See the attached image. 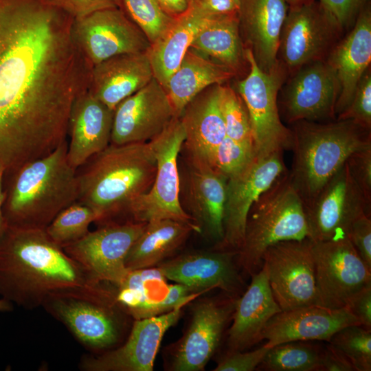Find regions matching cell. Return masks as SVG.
<instances>
[{"label":"cell","instance_id":"52","mask_svg":"<svg viewBox=\"0 0 371 371\" xmlns=\"http://www.w3.org/2000/svg\"><path fill=\"white\" fill-rule=\"evenodd\" d=\"M12 304L7 300L0 298V312H8L12 310Z\"/></svg>","mask_w":371,"mask_h":371},{"label":"cell","instance_id":"44","mask_svg":"<svg viewBox=\"0 0 371 371\" xmlns=\"http://www.w3.org/2000/svg\"><path fill=\"white\" fill-rule=\"evenodd\" d=\"M269 348L264 346L250 352L228 351L218 362L214 371H253L262 361Z\"/></svg>","mask_w":371,"mask_h":371},{"label":"cell","instance_id":"35","mask_svg":"<svg viewBox=\"0 0 371 371\" xmlns=\"http://www.w3.org/2000/svg\"><path fill=\"white\" fill-rule=\"evenodd\" d=\"M322 348L306 341L280 344L269 348L258 369L267 371L321 370Z\"/></svg>","mask_w":371,"mask_h":371},{"label":"cell","instance_id":"54","mask_svg":"<svg viewBox=\"0 0 371 371\" xmlns=\"http://www.w3.org/2000/svg\"><path fill=\"white\" fill-rule=\"evenodd\" d=\"M199 1V0H190V2H193V1Z\"/></svg>","mask_w":371,"mask_h":371},{"label":"cell","instance_id":"43","mask_svg":"<svg viewBox=\"0 0 371 371\" xmlns=\"http://www.w3.org/2000/svg\"><path fill=\"white\" fill-rule=\"evenodd\" d=\"M346 164L355 182L371 203V145L353 153Z\"/></svg>","mask_w":371,"mask_h":371},{"label":"cell","instance_id":"26","mask_svg":"<svg viewBox=\"0 0 371 371\" xmlns=\"http://www.w3.org/2000/svg\"><path fill=\"white\" fill-rule=\"evenodd\" d=\"M284 0H240L239 25L258 67L265 72L278 69L281 30L287 15Z\"/></svg>","mask_w":371,"mask_h":371},{"label":"cell","instance_id":"48","mask_svg":"<svg viewBox=\"0 0 371 371\" xmlns=\"http://www.w3.org/2000/svg\"><path fill=\"white\" fill-rule=\"evenodd\" d=\"M321 370L355 371L350 361L330 344L322 348Z\"/></svg>","mask_w":371,"mask_h":371},{"label":"cell","instance_id":"24","mask_svg":"<svg viewBox=\"0 0 371 371\" xmlns=\"http://www.w3.org/2000/svg\"><path fill=\"white\" fill-rule=\"evenodd\" d=\"M113 111L88 90L80 93L71 109L68 123L67 159L78 169L111 143Z\"/></svg>","mask_w":371,"mask_h":371},{"label":"cell","instance_id":"46","mask_svg":"<svg viewBox=\"0 0 371 371\" xmlns=\"http://www.w3.org/2000/svg\"><path fill=\"white\" fill-rule=\"evenodd\" d=\"M68 13L74 19L93 12L114 7H120V0H49Z\"/></svg>","mask_w":371,"mask_h":371},{"label":"cell","instance_id":"5","mask_svg":"<svg viewBox=\"0 0 371 371\" xmlns=\"http://www.w3.org/2000/svg\"><path fill=\"white\" fill-rule=\"evenodd\" d=\"M293 124V156L288 175L305 207L353 153L371 145V134L370 129L350 120Z\"/></svg>","mask_w":371,"mask_h":371},{"label":"cell","instance_id":"10","mask_svg":"<svg viewBox=\"0 0 371 371\" xmlns=\"http://www.w3.org/2000/svg\"><path fill=\"white\" fill-rule=\"evenodd\" d=\"M312 253L317 305L345 307L352 296L371 284V269L348 236L312 241Z\"/></svg>","mask_w":371,"mask_h":371},{"label":"cell","instance_id":"28","mask_svg":"<svg viewBox=\"0 0 371 371\" xmlns=\"http://www.w3.org/2000/svg\"><path fill=\"white\" fill-rule=\"evenodd\" d=\"M221 85H213L203 90L179 116L185 131L182 147L186 155L211 166L214 152L226 136L219 103Z\"/></svg>","mask_w":371,"mask_h":371},{"label":"cell","instance_id":"47","mask_svg":"<svg viewBox=\"0 0 371 371\" xmlns=\"http://www.w3.org/2000/svg\"><path fill=\"white\" fill-rule=\"evenodd\" d=\"M346 306L357 317L361 326L371 327V284L356 293L348 300Z\"/></svg>","mask_w":371,"mask_h":371},{"label":"cell","instance_id":"19","mask_svg":"<svg viewBox=\"0 0 371 371\" xmlns=\"http://www.w3.org/2000/svg\"><path fill=\"white\" fill-rule=\"evenodd\" d=\"M238 252L217 249L192 252L167 260L157 267L167 278L185 285L192 293L219 289L224 293L240 297L245 282L237 268Z\"/></svg>","mask_w":371,"mask_h":371},{"label":"cell","instance_id":"21","mask_svg":"<svg viewBox=\"0 0 371 371\" xmlns=\"http://www.w3.org/2000/svg\"><path fill=\"white\" fill-rule=\"evenodd\" d=\"M360 322L347 307L332 309L317 304L282 311L272 317L262 333L263 345L271 348L295 341H326L344 327Z\"/></svg>","mask_w":371,"mask_h":371},{"label":"cell","instance_id":"53","mask_svg":"<svg viewBox=\"0 0 371 371\" xmlns=\"http://www.w3.org/2000/svg\"><path fill=\"white\" fill-rule=\"evenodd\" d=\"M286 3L291 4L293 6L305 3L306 0H284Z\"/></svg>","mask_w":371,"mask_h":371},{"label":"cell","instance_id":"9","mask_svg":"<svg viewBox=\"0 0 371 371\" xmlns=\"http://www.w3.org/2000/svg\"><path fill=\"white\" fill-rule=\"evenodd\" d=\"M245 56L250 69L238 82V92L249 115L255 156L291 150V129L281 122L278 103L280 68L266 73L258 67L249 49L245 50Z\"/></svg>","mask_w":371,"mask_h":371},{"label":"cell","instance_id":"25","mask_svg":"<svg viewBox=\"0 0 371 371\" xmlns=\"http://www.w3.org/2000/svg\"><path fill=\"white\" fill-rule=\"evenodd\" d=\"M249 285L238 297L228 330V351H244L262 340L269 319L282 309L275 300L265 267L251 276Z\"/></svg>","mask_w":371,"mask_h":371},{"label":"cell","instance_id":"27","mask_svg":"<svg viewBox=\"0 0 371 371\" xmlns=\"http://www.w3.org/2000/svg\"><path fill=\"white\" fill-rule=\"evenodd\" d=\"M153 78L146 52L120 54L91 68L87 90L113 111Z\"/></svg>","mask_w":371,"mask_h":371},{"label":"cell","instance_id":"50","mask_svg":"<svg viewBox=\"0 0 371 371\" xmlns=\"http://www.w3.org/2000/svg\"><path fill=\"white\" fill-rule=\"evenodd\" d=\"M161 8L170 15L177 16L186 12L189 7L188 0H157Z\"/></svg>","mask_w":371,"mask_h":371},{"label":"cell","instance_id":"41","mask_svg":"<svg viewBox=\"0 0 371 371\" xmlns=\"http://www.w3.org/2000/svg\"><path fill=\"white\" fill-rule=\"evenodd\" d=\"M337 120H350L367 129L371 127V75L367 70L355 89L348 106Z\"/></svg>","mask_w":371,"mask_h":371},{"label":"cell","instance_id":"30","mask_svg":"<svg viewBox=\"0 0 371 371\" xmlns=\"http://www.w3.org/2000/svg\"><path fill=\"white\" fill-rule=\"evenodd\" d=\"M209 16L196 4L190 2L188 10L175 16L166 31L150 45L146 54L153 76L162 87L180 65L196 34Z\"/></svg>","mask_w":371,"mask_h":371},{"label":"cell","instance_id":"14","mask_svg":"<svg viewBox=\"0 0 371 371\" xmlns=\"http://www.w3.org/2000/svg\"><path fill=\"white\" fill-rule=\"evenodd\" d=\"M286 171L282 152L277 151L254 156L245 169L227 179L223 238L217 249L239 250L251 206Z\"/></svg>","mask_w":371,"mask_h":371},{"label":"cell","instance_id":"3","mask_svg":"<svg viewBox=\"0 0 371 371\" xmlns=\"http://www.w3.org/2000/svg\"><path fill=\"white\" fill-rule=\"evenodd\" d=\"M156 170L151 141L110 144L76 169L77 201L94 212L95 223L111 222L150 189Z\"/></svg>","mask_w":371,"mask_h":371},{"label":"cell","instance_id":"38","mask_svg":"<svg viewBox=\"0 0 371 371\" xmlns=\"http://www.w3.org/2000/svg\"><path fill=\"white\" fill-rule=\"evenodd\" d=\"M329 344L345 356L355 371L371 370V330L359 325L340 329Z\"/></svg>","mask_w":371,"mask_h":371},{"label":"cell","instance_id":"12","mask_svg":"<svg viewBox=\"0 0 371 371\" xmlns=\"http://www.w3.org/2000/svg\"><path fill=\"white\" fill-rule=\"evenodd\" d=\"M270 288L282 311L317 304L312 240H290L269 246L262 256Z\"/></svg>","mask_w":371,"mask_h":371},{"label":"cell","instance_id":"17","mask_svg":"<svg viewBox=\"0 0 371 371\" xmlns=\"http://www.w3.org/2000/svg\"><path fill=\"white\" fill-rule=\"evenodd\" d=\"M183 303L171 311L135 319L121 346L98 355H85L80 368L85 371H152L162 339L182 315Z\"/></svg>","mask_w":371,"mask_h":371},{"label":"cell","instance_id":"32","mask_svg":"<svg viewBox=\"0 0 371 371\" xmlns=\"http://www.w3.org/2000/svg\"><path fill=\"white\" fill-rule=\"evenodd\" d=\"M234 74V71L227 67L203 58L190 48L163 87L179 117L197 94L211 85L223 84Z\"/></svg>","mask_w":371,"mask_h":371},{"label":"cell","instance_id":"34","mask_svg":"<svg viewBox=\"0 0 371 371\" xmlns=\"http://www.w3.org/2000/svg\"><path fill=\"white\" fill-rule=\"evenodd\" d=\"M238 13L210 15L196 34L190 48L217 60L233 71L245 58Z\"/></svg>","mask_w":371,"mask_h":371},{"label":"cell","instance_id":"6","mask_svg":"<svg viewBox=\"0 0 371 371\" xmlns=\"http://www.w3.org/2000/svg\"><path fill=\"white\" fill-rule=\"evenodd\" d=\"M306 238L308 231L304 205L286 171L251 206L237 263L251 276L261 269L263 254L269 246Z\"/></svg>","mask_w":371,"mask_h":371},{"label":"cell","instance_id":"13","mask_svg":"<svg viewBox=\"0 0 371 371\" xmlns=\"http://www.w3.org/2000/svg\"><path fill=\"white\" fill-rule=\"evenodd\" d=\"M71 32L91 68L115 56L147 52L150 46L144 33L120 7L74 19Z\"/></svg>","mask_w":371,"mask_h":371},{"label":"cell","instance_id":"4","mask_svg":"<svg viewBox=\"0 0 371 371\" xmlns=\"http://www.w3.org/2000/svg\"><path fill=\"white\" fill-rule=\"evenodd\" d=\"M67 144L4 173L2 210L7 226L45 229L77 201L76 170L68 161Z\"/></svg>","mask_w":371,"mask_h":371},{"label":"cell","instance_id":"31","mask_svg":"<svg viewBox=\"0 0 371 371\" xmlns=\"http://www.w3.org/2000/svg\"><path fill=\"white\" fill-rule=\"evenodd\" d=\"M193 232L201 233L196 224L172 219L146 223L126 256V268L135 270L159 265L172 256Z\"/></svg>","mask_w":371,"mask_h":371},{"label":"cell","instance_id":"55","mask_svg":"<svg viewBox=\"0 0 371 371\" xmlns=\"http://www.w3.org/2000/svg\"><path fill=\"white\" fill-rule=\"evenodd\" d=\"M190 0H188V1L190 2Z\"/></svg>","mask_w":371,"mask_h":371},{"label":"cell","instance_id":"8","mask_svg":"<svg viewBox=\"0 0 371 371\" xmlns=\"http://www.w3.org/2000/svg\"><path fill=\"white\" fill-rule=\"evenodd\" d=\"M184 140L185 131L179 117L150 140L157 162L155 177L150 189L135 200L126 210L125 214L131 217L129 221L148 223L172 219L196 224L180 201L178 156Z\"/></svg>","mask_w":371,"mask_h":371},{"label":"cell","instance_id":"22","mask_svg":"<svg viewBox=\"0 0 371 371\" xmlns=\"http://www.w3.org/2000/svg\"><path fill=\"white\" fill-rule=\"evenodd\" d=\"M184 194L188 214L218 245L223 238L227 178L208 163L186 155Z\"/></svg>","mask_w":371,"mask_h":371},{"label":"cell","instance_id":"15","mask_svg":"<svg viewBox=\"0 0 371 371\" xmlns=\"http://www.w3.org/2000/svg\"><path fill=\"white\" fill-rule=\"evenodd\" d=\"M370 207L346 162L304 207L308 238L318 242L348 236L352 223L363 214L370 215Z\"/></svg>","mask_w":371,"mask_h":371},{"label":"cell","instance_id":"7","mask_svg":"<svg viewBox=\"0 0 371 371\" xmlns=\"http://www.w3.org/2000/svg\"><path fill=\"white\" fill-rule=\"evenodd\" d=\"M115 288L109 283L49 294L42 306L62 322L85 347L104 350L117 345L125 313L115 301Z\"/></svg>","mask_w":371,"mask_h":371},{"label":"cell","instance_id":"40","mask_svg":"<svg viewBox=\"0 0 371 371\" xmlns=\"http://www.w3.org/2000/svg\"><path fill=\"white\" fill-rule=\"evenodd\" d=\"M254 156L253 148L225 136L214 152L212 166L229 179L245 169Z\"/></svg>","mask_w":371,"mask_h":371},{"label":"cell","instance_id":"23","mask_svg":"<svg viewBox=\"0 0 371 371\" xmlns=\"http://www.w3.org/2000/svg\"><path fill=\"white\" fill-rule=\"evenodd\" d=\"M335 30L322 10L313 4L293 6L283 23L278 53L290 69L319 60Z\"/></svg>","mask_w":371,"mask_h":371},{"label":"cell","instance_id":"51","mask_svg":"<svg viewBox=\"0 0 371 371\" xmlns=\"http://www.w3.org/2000/svg\"><path fill=\"white\" fill-rule=\"evenodd\" d=\"M4 173L5 171L3 169L0 168V236L2 235V234L4 232L5 229L7 227V224L5 223L2 210L3 199V183Z\"/></svg>","mask_w":371,"mask_h":371},{"label":"cell","instance_id":"49","mask_svg":"<svg viewBox=\"0 0 371 371\" xmlns=\"http://www.w3.org/2000/svg\"><path fill=\"white\" fill-rule=\"evenodd\" d=\"M192 3L210 15L236 14L240 5V0H199Z\"/></svg>","mask_w":371,"mask_h":371},{"label":"cell","instance_id":"33","mask_svg":"<svg viewBox=\"0 0 371 371\" xmlns=\"http://www.w3.org/2000/svg\"><path fill=\"white\" fill-rule=\"evenodd\" d=\"M167 280L157 266L129 270L115 286L116 303L135 319L161 315L162 302L169 291Z\"/></svg>","mask_w":371,"mask_h":371},{"label":"cell","instance_id":"37","mask_svg":"<svg viewBox=\"0 0 371 371\" xmlns=\"http://www.w3.org/2000/svg\"><path fill=\"white\" fill-rule=\"evenodd\" d=\"M120 7L144 33L150 45L172 23L168 14L157 0H120Z\"/></svg>","mask_w":371,"mask_h":371},{"label":"cell","instance_id":"2","mask_svg":"<svg viewBox=\"0 0 371 371\" xmlns=\"http://www.w3.org/2000/svg\"><path fill=\"white\" fill-rule=\"evenodd\" d=\"M102 283L55 243L45 229L7 226L0 236V295L24 308L54 292Z\"/></svg>","mask_w":371,"mask_h":371},{"label":"cell","instance_id":"42","mask_svg":"<svg viewBox=\"0 0 371 371\" xmlns=\"http://www.w3.org/2000/svg\"><path fill=\"white\" fill-rule=\"evenodd\" d=\"M368 0H320L322 10L333 27L341 30L355 21Z\"/></svg>","mask_w":371,"mask_h":371},{"label":"cell","instance_id":"20","mask_svg":"<svg viewBox=\"0 0 371 371\" xmlns=\"http://www.w3.org/2000/svg\"><path fill=\"white\" fill-rule=\"evenodd\" d=\"M339 85L327 63L321 60L299 68L288 83L282 98L287 122H321L335 117Z\"/></svg>","mask_w":371,"mask_h":371},{"label":"cell","instance_id":"45","mask_svg":"<svg viewBox=\"0 0 371 371\" xmlns=\"http://www.w3.org/2000/svg\"><path fill=\"white\" fill-rule=\"evenodd\" d=\"M348 237L361 259L371 269V219L363 214L351 225Z\"/></svg>","mask_w":371,"mask_h":371},{"label":"cell","instance_id":"18","mask_svg":"<svg viewBox=\"0 0 371 371\" xmlns=\"http://www.w3.org/2000/svg\"><path fill=\"white\" fill-rule=\"evenodd\" d=\"M162 85L153 78L113 110L111 143L147 142L159 136L176 118Z\"/></svg>","mask_w":371,"mask_h":371},{"label":"cell","instance_id":"29","mask_svg":"<svg viewBox=\"0 0 371 371\" xmlns=\"http://www.w3.org/2000/svg\"><path fill=\"white\" fill-rule=\"evenodd\" d=\"M371 61V12L362 10L349 34L332 51L327 63L339 85L335 114L350 104L358 82Z\"/></svg>","mask_w":371,"mask_h":371},{"label":"cell","instance_id":"1","mask_svg":"<svg viewBox=\"0 0 371 371\" xmlns=\"http://www.w3.org/2000/svg\"><path fill=\"white\" fill-rule=\"evenodd\" d=\"M74 18L49 0H0V168L42 157L67 141L71 106L91 67Z\"/></svg>","mask_w":371,"mask_h":371},{"label":"cell","instance_id":"36","mask_svg":"<svg viewBox=\"0 0 371 371\" xmlns=\"http://www.w3.org/2000/svg\"><path fill=\"white\" fill-rule=\"evenodd\" d=\"M96 218L89 207L76 201L59 212L45 230L55 243L63 247L84 237Z\"/></svg>","mask_w":371,"mask_h":371},{"label":"cell","instance_id":"39","mask_svg":"<svg viewBox=\"0 0 371 371\" xmlns=\"http://www.w3.org/2000/svg\"><path fill=\"white\" fill-rule=\"evenodd\" d=\"M219 103L226 136L254 148L249 115L240 95L229 87L221 85Z\"/></svg>","mask_w":371,"mask_h":371},{"label":"cell","instance_id":"11","mask_svg":"<svg viewBox=\"0 0 371 371\" xmlns=\"http://www.w3.org/2000/svg\"><path fill=\"white\" fill-rule=\"evenodd\" d=\"M146 225L129 220L109 222L63 249L93 280L116 286L129 271L126 256Z\"/></svg>","mask_w":371,"mask_h":371},{"label":"cell","instance_id":"16","mask_svg":"<svg viewBox=\"0 0 371 371\" xmlns=\"http://www.w3.org/2000/svg\"><path fill=\"white\" fill-rule=\"evenodd\" d=\"M238 297L206 298L196 303L186 332L172 348L170 370H203L232 319Z\"/></svg>","mask_w":371,"mask_h":371}]
</instances>
